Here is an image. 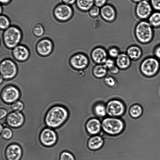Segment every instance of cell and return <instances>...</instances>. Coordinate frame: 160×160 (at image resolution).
I'll list each match as a JSON object with an SVG mask.
<instances>
[{
	"label": "cell",
	"mask_w": 160,
	"mask_h": 160,
	"mask_svg": "<svg viewBox=\"0 0 160 160\" xmlns=\"http://www.w3.org/2000/svg\"><path fill=\"white\" fill-rule=\"evenodd\" d=\"M134 34L137 41L142 44L150 42L154 36L152 27L148 22L141 21L136 26Z\"/></svg>",
	"instance_id": "3957f363"
},
{
	"label": "cell",
	"mask_w": 160,
	"mask_h": 160,
	"mask_svg": "<svg viewBox=\"0 0 160 160\" xmlns=\"http://www.w3.org/2000/svg\"><path fill=\"white\" fill-rule=\"evenodd\" d=\"M22 38V33L18 27L12 25L4 30L2 34L3 42L8 48H13L18 45Z\"/></svg>",
	"instance_id": "277c9868"
},
{
	"label": "cell",
	"mask_w": 160,
	"mask_h": 160,
	"mask_svg": "<svg viewBox=\"0 0 160 160\" xmlns=\"http://www.w3.org/2000/svg\"><path fill=\"white\" fill-rule=\"evenodd\" d=\"M102 129L106 134L112 136L118 135L124 130L123 121L118 118L106 117L101 121Z\"/></svg>",
	"instance_id": "7a4b0ae2"
},
{
	"label": "cell",
	"mask_w": 160,
	"mask_h": 160,
	"mask_svg": "<svg viewBox=\"0 0 160 160\" xmlns=\"http://www.w3.org/2000/svg\"><path fill=\"white\" fill-rule=\"evenodd\" d=\"M3 129L2 126L1 125V124L0 125V132H1V131L2 130V129Z\"/></svg>",
	"instance_id": "bcb514c9"
},
{
	"label": "cell",
	"mask_w": 160,
	"mask_h": 160,
	"mask_svg": "<svg viewBox=\"0 0 160 160\" xmlns=\"http://www.w3.org/2000/svg\"><path fill=\"white\" fill-rule=\"evenodd\" d=\"M126 53L132 61H136L142 57V52L141 48L138 46L132 45L127 48Z\"/></svg>",
	"instance_id": "7402d4cb"
},
{
	"label": "cell",
	"mask_w": 160,
	"mask_h": 160,
	"mask_svg": "<svg viewBox=\"0 0 160 160\" xmlns=\"http://www.w3.org/2000/svg\"><path fill=\"white\" fill-rule=\"evenodd\" d=\"M1 76L7 80L14 78L18 72V68L14 62L9 59L1 61L0 65Z\"/></svg>",
	"instance_id": "ba28073f"
},
{
	"label": "cell",
	"mask_w": 160,
	"mask_h": 160,
	"mask_svg": "<svg viewBox=\"0 0 160 160\" xmlns=\"http://www.w3.org/2000/svg\"><path fill=\"white\" fill-rule=\"evenodd\" d=\"M107 115L108 117L120 118L124 114L126 106L121 100L114 99L109 101L106 105Z\"/></svg>",
	"instance_id": "52a82bcc"
},
{
	"label": "cell",
	"mask_w": 160,
	"mask_h": 160,
	"mask_svg": "<svg viewBox=\"0 0 160 160\" xmlns=\"http://www.w3.org/2000/svg\"><path fill=\"white\" fill-rule=\"evenodd\" d=\"M108 72V69L104 64H96L92 69L93 75L98 79L104 78L106 76Z\"/></svg>",
	"instance_id": "603a6c76"
},
{
	"label": "cell",
	"mask_w": 160,
	"mask_h": 160,
	"mask_svg": "<svg viewBox=\"0 0 160 160\" xmlns=\"http://www.w3.org/2000/svg\"><path fill=\"white\" fill-rule=\"evenodd\" d=\"M20 96V92L16 87L8 85L2 89L1 97L2 101L7 103H13L17 101Z\"/></svg>",
	"instance_id": "30bf717a"
},
{
	"label": "cell",
	"mask_w": 160,
	"mask_h": 160,
	"mask_svg": "<svg viewBox=\"0 0 160 160\" xmlns=\"http://www.w3.org/2000/svg\"><path fill=\"white\" fill-rule=\"evenodd\" d=\"M69 63L74 69L81 70L86 69L90 63V59L85 53L78 52L72 55L70 58Z\"/></svg>",
	"instance_id": "9c48e42d"
},
{
	"label": "cell",
	"mask_w": 160,
	"mask_h": 160,
	"mask_svg": "<svg viewBox=\"0 0 160 160\" xmlns=\"http://www.w3.org/2000/svg\"><path fill=\"white\" fill-rule=\"evenodd\" d=\"M104 81L106 85L109 87L114 88L118 86L117 78L112 76H106L104 78Z\"/></svg>",
	"instance_id": "83f0119b"
},
{
	"label": "cell",
	"mask_w": 160,
	"mask_h": 160,
	"mask_svg": "<svg viewBox=\"0 0 160 160\" xmlns=\"http://www.w3.org/2000/svg\"><path fill=\"white\" fill-rule=\"evenodd\" d=\"M107 51L104 47L97 46L92 49L90 57L92 61L97 64H103L107 59Z\"/></svg>",
	"instance_id": "4fadbf2b"
},
{
	"label": "cell",
	"mask_w": 160,
	"mask_h": 160,
	"mask_svg": "<svg viewBox=\"0 0 160 160\" xmlns=\"http://www.w3.org/2000/svg\"><path fill=\"white\" fill-rule=\"evenodd\" d=\"M115 61L112 58H108L106 61L104 65L108 70L115 66Z\"/></svg>",
	"instance_id": "8d00e7d4"
},
{
	"label": "cell",
	"mask_w": 160,
	"mask_h": 160,
	"mask_svg": "<svg viewBox=\"0 0 160 160\" xmlns=\"http://www.w3.org/2000/svg\"><path fill=\"white\" fill-rule=\"evenodd\" d=\"M44 29L43 25L40 23H35L32 28V32L36 37H40L44 33Z\"/></svg>",
	"instance_id": "f1b7e54d"
},
{
	"label": "cell",
	"mask_w": 160,
	"mask_h": 160,
	"mask_svg": "<svg viewBox=\"0 0 160 160\" xmlns=\"http://www.w3.org/2000/svg\"><path fill=\"white\" fill-rule=\"evenodd\" d=\"M0 77H1V78H0V83H1L3 81V78H2V77L1 76Z\"/></svg>",
	"instance_id": "f6af8a7d"
},
{
	"label": "cell",
	"mask_w": 160,
	"mask_h": 160,
	"mask_svg": "<svg viewBox=\"0 0 160 160\" xmlns=\"http://www.w3.org/2000/svg\"><path fill=\"white\" fill-rule=\"evenodd\" d=\"M146 0V1H149V0Z\"/></svg>",
	"instance_id": "7dc6e473"
},
{
	"label": "cell",
	"mask_w": 160,
	"mask_h": 160,
	"mask_svg": "<svg viewBox=\"0 0 160 160\" xmlns=\"http://www.w3.org/2000/svg\"><path fill=\"white\" fill-rule=\"evenodd\" d=\"M10 25V21L6 15H1L0 17V28L1 30H4Z\"/></svg>",
	"instance_id": "f546056e"
},
{
	"label": "cell",
	"mask_w": 160,
	"mask_h": 160,
	"mask_svg": "<svg viewBox=\"0 0 160 160\" xmlns=\"http://www.w3.org/2000/svg\"><path fill=\"white\" fill-rule=\"evenodd\" d=\"M142 109L139 105L136 104L132 105L130 108L129 113L130 116L134 118L139 117L142 114Z\"/></svg>",
	"instance_id": "4316f807"
},
{
	"label": "cell",
	"mask_w": 160,
	"mask_h": 160,
	"mask_svg": "<svg viewBox=\"0 0 160 160\" xmlns=\"http://www.w3.org/2000/svg\"><path fill=\"white\" fill-rule=\"evenodd\" d=\"M94 5L101 8L108 3V0H94Z\"/></svg>",
	"instance_id": "74e56055"
},
{
	"label": "cell",
	"mask_w": 160,
	"mask_h": 160,
	"mask_svg": "<svg viewBox=\"0 0 160 160\" xmlns=\"http://www.w3.org/2000/svg\"><path fill=\"white\" fill-rule=\"evenodd\" d=\"M116 66L121 70H126L131 66L132 60L126 53H121L116 59Z\"/></svg>",
	"instance_id": "ffe728a7"
},
{
	"label": "cell",
	"mask_w": 160,
	"mask_h": 160,
	"mask_svg": "<svg viewBox=\"0 0 160 160\" xmlns=\"http://www.w3.org/2000/svg\"><path fill=\"white\" fill-rule=\"evenodd\" d=\"M75 5L81 11L88 12L94 5V0H77Z\"/></svg>",
	"instance_id": "cb8c5ba5"
},
{
	"label": "cell",
	"mask_w": 160,
	"mask_h": 160,
	"mask_svg": "<svg viewBox=\"0 0 160 160\" xmlns=\"http://www.w3.org/2000/svg\"><path fill=\"white\" fill-rule=\"evenodd\" d=\"M152 8L157 11H160V0H150Z\"/></svg>",
	"instance_id": "d590c367"
},
{
	"label": "cell",
	"mask_w": 160,
	"mask_h": 160,
	"mask_svg": "<svg viewBox=\"0 0 160 160\" xmlns=\"http://www.w3.org/2000/svg\"><path fill=\"white\" fill-rule=\"evenodd\" d=\"M1 136L2 138L8 140L11 138L12 136L13 133L12 130L9 128L5 127L2 129L0 132Z\"/></svg>",
	"instance_id": "1f68e13d"
},
{
	"label": "cell",
	"mask_w": 160,
	"mask_h": 160,
	"mask_svg": "<svg viewBox=\"0 0 160 160\" xmlns=\"http://www.w3.org/2000/svg\"><path fill=\"white\" fill-rule=\"evenodd\" d=\"M88 12L91 17L95 18L100 16V8L94 5Z\"/></svg>",
	"instance_id": "836d02e7"
},
{
	"label": "cell",
	"mask_w": 160,
	"mask_h": 160,
	"mask_svg": "<svg viewBox=\"0 0 160 160\" xmlns=\"http://www.w3.org/2000/svg\"><path fill=\"white\" fill-rule=\"evenodd\" d=\"M59 160H75L73 155L68 151L62 152L59 155Z\"/></svg>",
	"instance_id": "d6a6232c"
},
{
	"label": "cell",
	"mask_w": 160,
	"mask_h": 160,
	"mask_svg": "<svg viewBox=\"0 0 160 160\" xmlns=\"http://www.w3.org/2000/svg\"><path fill=\"white\" fill-rule=\"evenodd\" d=\"M74 9L72 6L63 3L59 4L54 8L53 14L58 21L65 22L70 21L74 14Z\"/></svg>",
	"instance_id": "8992f818"
},
{
	"label": "cell",
	"mask_w": 160,
	"mask_h": 160,
	"mask_svg": "<svg viewBox=\"0 0 160 160\" xmlns=\"http://www.w3.org/2000/svg\"><path fill=\"white\" fill-rule=\"evenodd\" d=\"M153 52L154 57L160 61V45L155 48Z\"/></svg>",
	"instance_id": "f35d334b"
},
{
	"label": "cell",
	"mask_w": 160,
	"mask_h": 160,
	"mask_svg": "<svg viewBox=\"0 0 160 160\" xmlns=\"http://www.w3.org/2000/svg\"><path fill=\"white\" fill-rule=\"evenodd\" d=\"M152 7L149 2L142 0L138 2L135 9V14L137 17L142 19H146L152 13Z\"/></svg>",
	"instance_id": "7c38bea8"
},
{
	"label": "cell",
	"mask_w": 160,
	"mask_h": 160,
	"mask_svg": "<svg viewBox=\"0 0 160 160\" xmlns=\"http://www.w3.org/2000/svg\"><path fill=\"white\" fill-rule=\"evenodd\" d=\"M7 114V112L5 109L1 108L0 109V118L2 119L5 118Z\"/></svg>",
	"instance_id": "b9f144b4"
},
{
	"label": "cell",
	"mask_w": 160,
	"mask_h": 160,
	"mask_svg": "<svg viewBox=\"0 0 160 160\" xmlns=\"http://www.w3.org/2000/svg\"><path fill=\"white\" fill-rule=\"evenodd\" d=\"M11 108L14 112H20L23 109L24 104L21 101L17 100L12 104Z\"/></svg>",
	"instance_id": "e575fe53"
},
{
	"label": "cell",
	"mask_w": 160,
	"mask_h": 160,
	"mask_svg": "<svg viewBox=\"0 0 160 160\" xmlns=\"http://www.w3.org/2000/svg\"><path fill=\"white\" fill-rule=\"evenodd\" d=\"M24 121L23 115L20 112H11L8 115L6 119V121L8 125L14 128L22 126Z\"/></svg>",
	"instance_id": "e0dca14e"
},
{
	"label": "cell",
	"mask_w": 160,
	"mask_h": 160,
	"mask_svg": "<svg viewBox=\"0 0 160 160\" xmlns=\"http://www.w3.org/2000/svg\"><path fill=\"white\" fill-rule=\"evenodd\" d=\"M108 55L112 58H116L119 54L120 50L117 47L113 46L110 47L107 50Z\"/></svg>",
	"instance_id": "4dcf8cb0"
},
{
	"label": "cell",
	"mask_w": 160,
	"mask_h": 160,
	"mask_svg": "<svg viewBox=\"0 0 160 160\" xmlns=\"http://www.w3.org/2000/svg\"><path fill=\"white\" fill-rule=\"evenodd\" d=\"M69 113L64 107L56 105L50 108L47 111L45 117L47 126L52 128H58L68 120Z\"/></svg>",
	"instance_id": "6da1fadb"
},
{
	"label": "cell",
	"mask_w": 160,
	"mask_h": 160,
	"mask_svg": "<svg viewBox=\"0 0 160 160\" xmlns=\"http://www.w3.org/2000/svg\"><path fill=\"white\" fill-rule=\"evenodd\" d=\"M53 49V44L49 39L44 38L40 40L36 46V50L39 55L47 56L50 54Z\"/></svg>",
	"instance_id": "5bb4252c"
},
{
	"label": "cell",
	"mask_w": 160,
	"mask_h": 160,
	"mask_svg": "<svg viewBox=\"0 0 160 160\" xmlns=\"http://www.w3.org/2000/svg\"><path fill=\"white\" fill-rule=\"evenodd\" d=\"M62 3L72 6L75 4L77 0H61Z\"/></svg>",
	"instance_id": "60d3db41"
},
{
	"label": "cell",
	"mask_w": 160,
	"mask_h": 160,
	"mask_svg": "<svg viewBox=\"0 0 160 160\" xmlns=\"http://www.w3.org/2000/svg\"><path fill=\"white\" fill-rule=\"evenodd\" d=\"M148 22L153 27H160V12L156 11L151 14L148 18Z\"/></svg>",
	"instance_id": "484cf974"
},
{
	"label": "cell",
	"mask_w": 160,
	"mask_h": 160,
	"mask_svg": "<svg viewBox=\"0 0 160 160\" xmlns=\"http://www.w3.org/2000/svg\"><path fill=\"white\" fill-rule=\"evenodd\" d=\"M12 54L16 60L19 62H23L29 58L30 52L26 47L20 45H18L13 49Z\"/></svg>",
	"instance_id": "ac0fdd59"
},
{
	"label": "cell",
	"mask_w": 160,
	"mask_h": 160,
	"mask_svg": "<svg viewBox=\"0 0 160 160\" xmlns=\"http://www.w3.org/2000/svg\"><path fill=\"white\" fill-rule=\"evenodd\" d=\"M120 69L116 66L115 65L109 69H108L110 73L114 75H116L118 74L120 72Z\"/></svg>",
	"instance_id": "ab89813d"
},
{
	"label": "cell",
	"mask_w": 160,
	"mask_h": 160,
	"mask_svg": "<svg viewBox=\"0 0 160 160\" xmlns=\"http://www.w3.org/2000/svg\"><path fill=\"white\" fill-rule=\"evenodd\" d=\"M57 139L56 133L50 128H47L43 129L39 135L41 143L46 147L53 146L56 142Z\"/></svg>",
	"instance_id": "8fae6325"
},
{
	"label": "cell",
	"mask_w": 160,
	"mask_h": 160,
	"mask_svg": "<svg viewBox=\"0 0 160 160\" xmlns=\"http://www.w3.org/2000/svg\"><path fill=\"white\" fill-rule=\"evenodd\" d=\"M12 0H0L1 3L3 5H7L9 4Z\"/></svg>",
	"instance_id": "7bdbcfd3"
},
{
	"label": "cell",
	"mask_w": 160,
	"mask_h": 160,
	"mask_svg": "<svg viewBox=\"0 0 160 160\" xmlns=\"http://www.w3.org/2000/svg\"><path fill=\"white\" fill-rule=\"evenodd\" d=\"M5 155L7 160H20L22 156V151L19 145L13 143L7 147Z\"/></svg>",
	"instance_id": "2e32d148"
},
{
	"label": "cell",
	"mask_w": 160,
	"mask_h": 160,
	"mask_svg": "<svg viewBox=\"0 0 160 160\" xmlns=\"http://www.w3.org/2000/svg\"><path fill=\"white\" fill-rule=\"evenodd\" d=\"M131 1L134 3H138L142 0H131Z\"/></svg>",
	"instance_id": "ee69618b"
},
{
	"label": "cell",
	"mask_w": 160,
	"mask_h": 160,
	"mask_svg": "<svg viewBox=\"0 0 160 160\" xmlns=\"http://www.w3.org/2000/svg\"><path fill=\"white\" fill-rule=\"evenodd\" d=\"M94 111L95 114L101 121L107 115L106 104L102 102L98 103L95 105Z\"/></svg>",
	"instance_id": "d4e9b609"
},
{
	"label": "cell",
	"mask_w": 160,
	"mask_h": 160,
	"mask_svg": "<svg viewBox=\"0 0 160 160\" xmlns=\"http://www.w3.org/2000/svg\"><path fill=\"white\" fill-rule=\"evenodd\" d=\"M86 128L88 132L92 136L98 135L102 129L101 121L98 118H91L87 122Z\"/></svg>",
	"instance_id": "d6986e66"
},
{
	"label": "cell",
	"mask_w": 160,
	"mask_h": 160,
	"mask_svg": "<svg viewBox=\"0 0 160 160\" xmlns=\"http://www.w3.org/2000/svg\"><path fill=\"white\" fill-rule=\"evenodd\" d=\"M139 69L144 76L148 78L153 77L158 73L160 69V61L154 57H147L141 63Z\"/></svg>",
	"instance_id": "5b68a950"
},
{
	"label": "cell",
	"mask_w": 160,
	"mask_h": 160,
	"mask_svg": "<svg viewBox=\"0 0 160 160\" xmlns=\"http://www.w3.org/2000/svg\"><path fill=\"white\" fill-rule=\"evenodd\" d=\"M104 139L103 137L98 134L92 136L88 140V146L91 150H96L100 149L103 146Z\"/></svg>",
	"instance_id": "44dd1931"
},
{
	"label": "cell",
	"mask_w": 160,
	"mask_h": 160,
	"mask_svg": "<svg viewBox=\"0 0 160 160\" xmlns=\"http://www.w3.org/2000/svg\"><path fill=\"white\" fill-rule=\"evenodd\" d=\"M100 16L106 22H113L117 17L116 9L112 5L108 3L100 8Z\"/></svg>",
	"instance_id": "9a60e30c"
}]
</instances>
